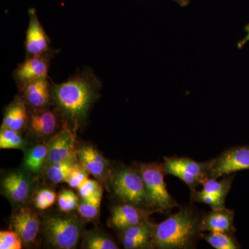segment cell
<instances>
[{"label":"cell","instance_id":"32","mask_svg":"<svg viewBox=\"0 0 249 249\" xmlns=\"http://www.w3.org/2000/svg\"><path fill=\"white\" fill-rule=\"evenodd\" d=\"M77 191L80 197L85 199L96 196L98 193H103V188L99 181L88 178L77 188Z\"/></svg>","mask_w":249,"mask_h":249},{"label":"cell","instance_id":"7","mask_svg":"<svg viewBox=\"0 0 249 249\" xmlns=\"http://www.w3.org/2000/svg\"><path fill=\"white\" fill-rule=\"evenodd\" d=\"M249 169V146H237L228 149L217 158L210 170L209 178L230 175L240 170Z\"/></svg>","mask_w":249,"mask_h":249},{"label":"cell","instance_id":"33","mask_svg":"<svg viewBox=\"0 0 249 249\" xmlns=\"http://www.w3.org/2000/svg\"><path fill=\"white\" fill-rule=\"evenodd\" d=\"M245 31L246 32V36L242 39V40L239 41L237 44V48L239 49H242L243 48L246 44L249 42V24L246 26Z\"/></svg>","mask_w":249,"mask_h":249},{"label":"cell","instance_id":"34","mask_svg":"<svg viewBox=\"0 0 249 249\" xmlns=\"http://www.w3.org/2000/svg\"><path fill=\"white\" fill-rule=\"evenodd\" d=\"M172 1H175L177 4L179 5L181 7H186L190 4L191 0H172Z\"/></svg>","mask_w":249,"mask_h":249},{"label":"cell","instance_id":"18","mask_svg":"<svg viewBox=\"0 0 249 249\" xmlns=\"http://www.w3.org/2000/svg\"><path fill=\"white\" fill-rule=\"evenodd\" d=\"M201 229L202 232H222L233 235L236 231L233 211L226 207L212 210L203 216Z\"/></svg>","mask_w":249,"mask_h":249},{"label":"cell","instance_id":"11","mask_svg":"<svg viewBox=\"0 0 249 249\" xmlns=\"http://www.w3.org/2000/svg\"><path fill=\"white\" fill-rule=\"evenodd\" d=\"M11 225L14 231L22 238L24 245L35 242L40 230V217L35 211L28 206H19L13 213Z\"/></svg>","mask_w":249,"mask_h":249},{"label":"cell","instance_id":"3","mask_svg":"<svg viewBox=\"0 0 249 249\" xmlns=\"http://www.w3.org/2000/svg\"><path fill=\"white\" fill-rule=\"evenodd\" d=\"M138 169L143 180L151 209L163 213L178 207V202L167 190L163 163H142Z\"/></svg>","mask_w":249,"mask_h":249},{"label":"cell","instance_id":"10","mask_svg":"<svg viewBox=\"0 0 249 249\" xmlns=\"http://www.w3.org/2000/svg\"><path fill=\"white\" fill-rule=\"evenodd\" d=\"M61 116L56 109L52 110L49 107H29V123L27 129L29 133L37 138H47L55 134L59 127Z\"/></svg>","mask_w":249,"mask_h":249},{"label":"cell","instance_id":"1","mask_svg":"<svg viewBox=\"0 0 249 249\" xmlns=\"http://www.w3.org/2000/svg\"><path fill=\"white\" fill-rule=\"evenodd\" d=\"M101 88L97 76L85 70L60 84L52 83V103L62 119L78 126L88 116Z\"/></svg>","mask_w":249,"mask_h":249},{"label":"cell","instance_id":"17","mask_svg":"<svg viewBox=\"0 0 249 249\" xmlns=\"http://www.w3.org/2000/svg\"><path fill=\"white\" fill-rule=\"evenodd\" d=\"M156 224L147 220L122 231V244L126 249H152Z\"/></svg>","mask_w":249,"mask_h":249},{"label":"cell","instance_id":"12","mask_svg":"<svg viewBox=\"0 0 249 249\" xmlns=\"http://www.w3.org/2000/svg\"><path fill=\"white\" fill-rule=\"evenodd\" d=\"M155 210L144 209L134 204L122 203L111 209L109 224L118 230L122 231L149 220Z\"/></svg>","mask_w":249,"mask_h":249},{"label":"cell","instance_id":"13","mask_svg":"<svg viewBox=\"0 0 249 249\" xmlns=\"http://www.w3.org/2000/svg\"><path fill=\"white\" fill-rule=\"evenodd\" d=\"M76 137L73 132L65 127L54 134L48 142L49 155L47 165L61 160L78 158Z\"/></svg>","mask_w":249,"mask_h":249},{"label":"cell","instance_id":"19","mask_svg":"<svg viewBox=\"0 0 249 249\" xmlns=\"http://www.w3.org/2000/svg\"><path fill=\"white\" fill-rule=\"evenodd\" d=\"M29 109L21 96H16L4 111L2 127L22 132L27 129Z\"/></svg>","mask_w":249,"mask_h":249},{"label":"cell","instance_id":"31","mask_svg":"<svg viewBox=\"0 0 249 249\" xmlns=\"http://www.w3.org/2000/svg\"><path fill=\"white\" fill-rule=\"evenodd\" d=\"M101 201H88L82 199L78 206V213L87 220H92L99 213Z\"/></svg>","mask_w":249,"mask_h":249},{"label":"cell","instance_id":"22","mask_svg":"<svg viewBox=\"0 0 249 249\" xmlns=\"http://www.w3.org/2000/svg\"><path fill=\"white\" fill-rule=\"evenodd\" d=\"M27 142L23 138L20 132L14 129L1 127L0 130V148L25 150Z\"/></svg>","mask_w":249,"mask_h":249},{"label":"cell","instance_id":"21","mask_svg":"<svg viewBox=\"0 0 249 249\" xmlns=\"http://www.w3.org/2000/svg\"><path fill=\"white\" fill-rule=\"evenodd\" d=\"M76 159L55 162L46 166L45 176L49 181L53 184L65 182L69 174L77 163Z\"/></svg>","mask_w":249,"mask_h":249},{"label":"cell","instance_id":"14","mask_svg":"<svg viewBox=\"0 0 249 249\" xmlns=\"http://www.w3.org/2000/svg\"><path fill=\"white\" fill-rule=\"evenodd\" d=\"M29 23L26 36L25 49L27 58L45 53L49 50L51 40L37 17L36 10L29 9Z\"/></svg>","mask_w":249,"mask_h":249},{"label":"cell","instance_id":"23","mask_svg":"<svg viewBox=\"0 0 249 249\" xmlns=\"http://www.w3.org/2000/svg\"><path fill=\"white\" fill-rule=\"evenodd\" d=\"M204 238L210 245L216 249H237L240 246L233 235L222 232H209L204 234Z\"/></svg>","mask_w":249,"mask_h":249},{"label":"cell","instance_id":"24","mask_svg":"<svg viewBox=\"0 0 249 249\" xmlns=\"http://www.w3.org/2000/svg\"><path fill=\"white\" fill-rule=\"evenodd\" d=\"M234 176H229L223 178L220 181H217L216 178H209L203 183L202 191L209 194L227 197L228 193L230 191Z\"/></svg>","mask_w":249,"mask_h":249},{"label":"cell","instance_id":"26","mask_svg":"<svg viewBox=\"0 0 249 249\" xmlns=\"http://www.w3.org/2000/svg\"><path fill=\"white\" fill-rule=\"evenodd\" d=\"M191 199L193 201L209 205L212 210L220 209L226 207V197L217 195L209 194L202 191H196L191 193Z\"/></svg>","mask_w":249,"mask_h":249},{"label":"cell","instance_id":"28","mask_svg":"<svg viewBox=\"0 0 249 249\" xmlns=\"http://www.w3.org/2000/svg\"><path fill=\"white\" fill-rule=\"evenodd\" d=\"M57 195L53 190L42 188L37 191L34 198V204L36 209L45 211L52 207L57 199Z\"/></svg>","mask_w":249,"mask_h":249},{"label":"cell","instance_id":"20","mask_svg":"<svg viewBox=\"0 0 249 249\" xmlns=\"http://www.w3.org/2000/svg\"><path fill=\"white\" fill-rule=\"evenodd\" d=\"M48 143H40L27 149L24 154V170L32 175H38L47 166L48 160Z\"/></svg>","mask_w":249,"mask_h":249},{"label":"cell","instance_id":"9","mask_svg":"<svg viewBox=\"0 0 249 249\" xmlns=\"http://www.w3.org/2000/svg\"><path fill=\"white\" fill-rule=\"evenodd\" d=\"M57 51L49 49L45 53L26 58L19 64L14 71V78L18 87L31 80L49 78L51 61Z\"/></svg>","mask_w":249,"mask_h":249},{"label":"cell","instance_id":"30","mask_svg":"<svg viewBox=\"0 0 249 249\" xmlns=\"http://www.w3.org/2000/svg\"><path fill=\"white\" fill-rule=\"evenodd\" d=\"M22 240L16 231H3L0 232V249H21Z\"/></svg>","mask_w":249,"mask_h":249},{"label":"cell","instance_id":"2","mask_svg":"<svg viewBox=\"0 0 249 249\" xmlns=\"http://www.w3.org/2000/svg\"><path fill=\"white\" fill-rule=\"evenodd\" d=\"M201 214L192 206L180 208L176 213L156 224L152 249H189L196 248L203 237Z\"/></svg>","mask_w":249,"mask_h":249},{"label":"cell","instance_id":"29","mask_svg":"<svg viewBox=\"0 0 249 249\" xmlns=\"http://www.w3.org/2000/svg\"><path fill=\"white\" fill-rule=\"evenodd\" d=\"M89 173L87 171L81 163H77L73 167L65 182L71 188H78L83 182L88 178Z\"/></svg>","mask_w":249,"mask_h":249},{"label":"cell","instance_id":"25","mask_svg":"<svg viewBox=\"0 0 249 249\" xmlns=\"http://www.w3.org/2000/svg\"><path fill=\"white\" fill-rule=\"evenodd\" d=\"M85 248L88 249H118L114 240L99 232H91L87 236L84 242Z\"/></svg>","mask_w":249,"mask_h":249},{"label":"cell","instance_id":"8","mask_svg":"<svg viewBox=\"0 0 249 249\" xmlns=\"http://www.w3.org/2000/svg\"><path fill=\"white\" fill-rule=\"evenodd\" d=\"M29 175L26 170H14L1 178L2 194L13 204H23L30 197L33 182Z\"/></svg>","mask_w":249,"mask_h":249},{"label":"cell","instance_id":"6","mask_svg":"<svg viewBox=\"0 0 249 249\" xmlns=\"http://www.w3.org/2000/svg\"><path fill=\"white\" fill-rule=\"evenodd\" d=\"M213 162L214 159L206 162H197L188 157H165L163 170L165 175L180 178L193 193L196 191V187L209 179Z\"/></svg>","mask_w":249,"mask_h":249},{"label":"cell","instance_id":"4","mask_svg":"<svg viewBox=\"0 0 249 249\" xmlns=\"http://www.w3.org/2000/svg\"><path fill=\"white\" fill-rule=\"evenodd\" d=\"M111 180L114 193L122 203L151 209L143 180L139 169L123 167L113 175Z\"/></svg>","mask_w":249,"mask_h":249},{"label":"cell","instance_id":"27","mask_svg":"<svg viewBox=\"0 0 249 249\" xmlns=\"http://www.w3.org/2000/svg\"><path fill=\"white\" fill-rule=\"evenodd\" d=\"M78 196L71 190H63L59 193L58 205L62 212L69 213L78 209L79 204Z\"/></svg>","mask_w":249,"mask_h":249},{"label":"cell","instance_id":"16","mask_svg":"<svg viewBox=\"0 0 249 249\" xmlns=\"http://www.w3.org/2000/svg\"><path fill=\"white\" fill-rule=\"evenodd\" d=\"M78 160L89 175L105 183L110 176L107 160L97 149L91 145H83L77 149Z\"/></svg>","mask_w":249,"mask_h":249},{"label":"cell","instance_id":"15","mask_svg":"<svg viewBox=\"0 0 249 249\" xmlns=\"http://www.w3.org/2000/svg\"><path fill=\"white\" fill-rule=\"evenodd\" d=\"M19 89L21 97L29 108L47 107L52 103V83L49 78L27 82Z\"/></svg>","mask_w":249,"mask_h":249},{"label":"cell","instance_id":"5","mask_svg":"<svg viewBox=\"0 0 249 249\" xmlns=\"http://www.w3.org/2000/svg\"><path fill=\"white\" fill-rule=\"evenodd\" d=\"M43 231L46 240L56 249L76 247L82 234V225L73 216L55 214L45 218Z\"/></svg>","mask_w":249,"mask_h":249}]
</instances>
